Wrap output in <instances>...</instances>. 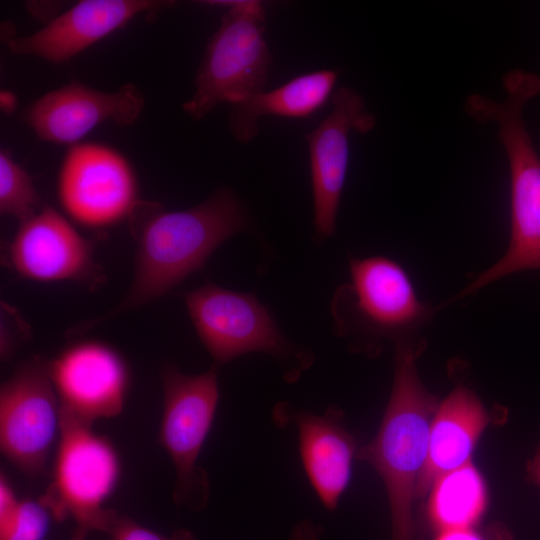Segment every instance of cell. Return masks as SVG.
I'll return each instance as SVG.
<instances>
[{
    "label": "cell",
    "mask_w": 540,
    "mask_h": 540,
    "mask_svg": "<svg viewBox=\"0 0 540 540\" xmlns=\"http://www.w3.org/2000/svg\"><path fill=\"white\" fill-rule=\"evenodd\" d=\"M129 222L136 242L129 289L115 307L71 327L67 337L80 336L166 295L202 269L223 242L248 227L242 203L228 188L184 210L141 201Z\"/></svg>",
    "instance_id": "cell-1"
},
{
    "label": "cell",
    "mask_w": 540,
    "mask_h": 540,
    "mask_svg": "<svg viewBox=\"0 0 540 540\" xmlns=\"http://www.w3.org/2000/svg\"><path fill=\"white\" fill-rule=\"evenodd\" d=\"M503 85V102L472 94L465 101V110L476 121H494L499 127L498 136L510 169L509 243L503 256L478 274L454 300L470 296L510 274L540 270V157L523 120L525 105L540 93V78L514 69L503 76Z\"/></svg>",
    "instance_id": "cell-2"
},
{
    "label": "cell",
    "mask_w": 540,
    "mask_h": 540,
    "mask_svg": "<svg viewBox=\"0 0 540 540\" xmlns=\"http://www.w3.org/2000/svg\"><path fill=\"white\" fill-rule=\"evenodd\" d=\"M422 341L396 345L395 374L390 399L375 438L357 457L381 476L389 498L391 540H413V500L426 463L430 427L437 398L421 383L416 360Z\"/></svg>",
    "instance_id": "cell-3"
},
{
    "label": "cell",
    "mask_w": 540,
    "mask_h": 540,
    "mask_svg": "<svg viewBox=\"0 0 540 540\" xmlns=\"http://www.w3.org/2000/svg\"><path fill=\"white\" fill-rule=\"evenodd\" d=\"M334 327L357 350L374 351L385 340L414 342L433 308L420 300L401 264L385 256L350 258L349 280L334 293Z\"/></svg>",
    "instance_id": "cell-4"
},
{
    "label": "cell",
    "mask_w": 540,
    "mask_h": 540,
    "mask_svg": "<svg viewBox=\"0 0 540 540\" xmlns=\"http://www.w3.org/2000/svg\"><path fill=\"white\" fill-rule=\"evenodd\" d=\"M120 476L121 461L113 442L62 411L51 480L39 500L54 520H73L71 540L109 532L119 514L105 503Z\"/></svg>",
    "instance_id": "cell-5"
},
{
    "label": "cell",
    "mask_w": 540,
    "mask_h": 540,
    "mask_svg": "<svg viewBox=\"0 0 540 540\" xmlns=\"http://www.w3.org/2000/svg\"><path fill=\"white\" fill-rule=\"evenodd\" d=\"M228 7L212 35L195 79V91L184 111L195 120L218 104L231 105L264 91L272 56L264 39L265 9L261 2L210 1Z\"/></svg>",
    "instance_id": "cell-6"
},
{
    "label": "cell",
    "mask_w": 540,
    "mask_h": 540,
    "mask_svg": "<svg viewBox=\"0 0 540 540\" xmlns=\"http://www.w3.org/2000/svg\"><path fill=\"white\" fill-rule=\"evenodd\" d=\"M184 302L198 338L216 366L251 352H263L285 366L296 379L312 356L286 340L274 318L252 293L207 282L186 292Z\"/></svg>",
    "instance_id": "cell-7"
},
{
    "label": "cell",
    "mask_w": 540,
    "mask_h": 540,
    "mask_svg": "<svg viewBox=\"0 0 540 540\" xmlns=\"http://www.w3.org/2000/svg\"><path fill=\"white\" fill-rule=\"evenodd\" d=\"M163 406L159 443L176 471L175 504L202 510L210 481L198 458L211 430L219 401L218 366L197 375L182 373L174 364L161 368Z\"/></svg>",
    "instance_id": "cell-8"
},
{
    "label": "cell",
    "mask_w": 540,
    "mask_h": 540,
    "mask_svg": "<svg viewBox=\"0 0 540 540\" xmlns=\"http://www.w3.org/2000/svg\"><path fill=\"white\" fill-rule=\"evenodd\" d=\"M56 191L67 218L91 230L129 220L142 201L128 158L97 142L69 146L59 168Z\"/></svg>",
    "instance_id": "cell-9"
},
{
    "label": "cell",
    "mask_w": 540,
    "mask_h": 540,
    "mask_svg": "<svg viewBox=\"0 0 540 540\" xmlns=\"http://www.w3.org/2000/svg\"><path fill=\"white\" fill-rule=\"evenodd\" d=\"M62 411L48 359L21 361L0 387V449L21 473L41 476L61 431Z\"/></svg>",
    "instance_id": "cell-10"
},
{
    "label": "cell",
    "mask_w": 540,
    "mask_h": 540,
    "mask_svg": "<svg viewBox=\"0 0 540 540\" xmlns=\"http://www.w3.org/2000/svg\"><path fill=\"white\" fill-rule=\"evenodd\" d=\"M5 252L6 265L23 279L73 281L90 290L105 280L94 258L93 242L65 215L48 205L19 222Z\"/></svg>",
    "instance_id": "cell-11"
},
{
    "label": "cell",
    "mask_w": 540,
    "mask_h": 540,
    "mask_svg": "<svg viewBox=\"0 0 540 540\" xmlns=\"http://www.w3.org/2000/svg\"><path fill=\"white\" fill-rule=\"evenodd\" d=\"M48 371L63 412L93 425L123 411L130 371L123 356L108 343L73 342L48 359Z\"/></svg>",
    "instance_id": "cell-12"
},
{
    "label": "cell",
    "mask_w": 540,
    "mask_h": 540,
    "mask_svg": "<svg viewBox=\"0 0 540 540\" xmlns=\"http://www.w3.org/2000/svg\"><path fill=\"white\" fill-rule=\"evenodd\" d=\"M332 109L327 117L306 135L314 202V229L318 241L331 237L345 183L351 131L367 133L375 126V116L364 99L349 87L337 89L331 96Z\"/></svg>",
    "instance_id": "cell-13"
},
{
    "label": "cell",
    "mask_w": 540,
    "mask_h": 540,
    "mask_svg": "<svg viewBox=\"0 0 540 540\" xmlns=\"http://www.w3.org/2000/svg\"><path fill=\"white\" fill-rule=\"evenodd\" d=\"M144 104L142 92L131 83L102 91L72 81L33 101L24 118L42 141L72 146L103 123L134 124Z\"/></svg>",
    "instance_id": "cell-14"
},
{
    "label": "cell",
    "mask_w": 540,
    "mask_h": 540,
    "mask_svg": "<svg viewBox=\"0 0 540 540\" xmlns=\"http://www.w3.org/2000/svg\"><path fill=\"white\" fill-rule=\"evenodd\" d=\"M171 2L155 0H82L54 16L38 31L12 37L11 52L61 64L125 27L137 16Z\"/></svg>",
    "instance_id": "cell-15"
},
{
    "label": "cell",
    "mask_w": 540,
    "mask_h": 540,
    "mask_svg": "<svg viewBox=\"0 0 540 540\" xmlns=\"http://www.w3.org/2000/svg\"><path fill=\"white\" fill-rule=\"evenodd\" d=\"M277 424L292 423L298 431L299 452L307 478L328 510H334L347 488L357 445L342 422V412L335 406L323 414L296 410L286 403L275 407Z\"/></svg>",
    "instance_id": "cell-16"
},
{
    "label": "cell",
    "mask_w": 540,
    "mask_h": 540,
    "mask_svg": "<svg viewBox=\"0 0 540 540\" xmlns=\"http://www.w3.org/2000/svg\"><path fill=\"white\" fill-rule=\"evenodd\" d=\"M488 424V414L473 391L457 387L438 406L433 417L428 454L416 485L423 497L441 475L466 465L478 438Z\"/></svg>",
    "instance_id": "cell-17"
},
{
    "label": "cell",
    "mask_w": 540,
    "mask_h": 540,
    "mask_svg": "<svg viewBox=\"0 0 540 540\" xmlns=\"http://www.w3.org/2000/svg\"><path fill=\"white\" fill-rule=\"evenodd\" d=\"M337 78L336 70L322 69L233 104L229 116L232 135L239 142H249L258 134V119L263 116L310 117L331 97Z\"/></svg>",
    "instance_id": "cell-18"
},
{
    "label": "cell",
    "mask_w": 540,
    "mask_h": 540,
    "mask_svg": "<svg viewBox=\"0 0 540 540\" xmlns=\"http://www.w3.org/2000/svg\"><path fill=\"white\" fill-rule=\"evenodd\" d=\"M487 489L470 462L439 476L431 486L428 516L438 532L473 528L487 507Z\"/></svg>",
    "instance_id": "cell-19"
},
{
    "label": "cell",
    "mask_w": 540,
    "mask_h": 540,
    "mask_svg": "<svg viewBox=\"0 0 540 540\" xmlns=\"http://www.w3.org/2000/svg\"><path fill=\"white\" fill-rule=\"evenodd\" d=\"M45 206L29 173L2 148L0 151V213L19 222Z\"/></svg>",
    "instance_id": "cell-20"
},
{
    "label": "cell",
    "mask_w": 540,
    "mask_h": 540,
    "mask_svg": "<svg viewBox=\"0 0 540 540\" xmlns=\"http://www.w3.org/2000/svg\"><path fill=\"white\" fill-rule=\"evenodd\" d=\"M50 518L39 499H21L11 514L0 519V540H44Z\"/></svg>",
    "instance_id": "cell-21"
},
{
    "label": "cell",
    "mask_w": 540,
    "mask_h": 540,
    "mask_svg": "<svg viewBox=\"0 0 540 540\" xmlns=\"http://www.w3.org/2000/svg\"><path fill=\"white\" fill-rule=\"evenodd\" d=\"M112 540H196L188 530H177L171 536L154 532L133 519L118 515L108 532Z\"/></svg>",
    "instance_id": "cell-22"
},
{
    "label": "cell",
    "mask_w": 540,
    "mask_h": 540,
    "mask_svg": "<svg viewBox=\"0 0 540 540\" xmlns=\"http://www.w3.org/2000/svg\"><path fill=\"white\" fill-rule=\"evenodd\" d=\"M322 529L310 520L299 522L294 528L291 540H320Z\"/></svg>",
    "instance_id": "cell-23"
},
{
    "label": "cell",
    "mask_w": 540,
    "mask_h": 540,
    "mask_svg": "<svg viewBox=\"0 0 540 540\" xmlns=\"http://www.w3.org/2000/svg\"><path fill=\"white\" fill-rule=\"evenodd\" d=\"M436 540H486L473 528L454 529L439 532Z\"/></svg>",
    "instance_id": "cell-24"
},
{
    "label": "cell",
    "mask_w": 540,
    "mask_h": 540,
    "mask_svg": "<svg viewBox=\"0 0 540 540\" xmlns=\"http://www.w3.org/2000/svg\"><path fill=\"white\" fill-rule=\"evenodd\" d=\"M528 477L533 483L540 486V450L528 464Z\"/></svg>",
    "instance_id": "cell-25"
}]
</instances>
